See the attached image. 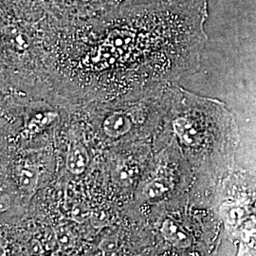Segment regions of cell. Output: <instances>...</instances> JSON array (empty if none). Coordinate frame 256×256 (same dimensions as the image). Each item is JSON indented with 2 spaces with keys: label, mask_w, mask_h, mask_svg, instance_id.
Listing matches in <instances>:
<instances>
[{
  "label": "cell",
  "mask_w": 256,
  "mask_h": 256,
  "mask_svg": "<svg viewBox=\"0 0 256 256\" xmlns=\"http://www.w3.org/2000/svg\"><path fill=\"white\" fill-rule=\"evenodd\" d=\"M202 24L200 8L169 0H136L98 18L52 23L48 81L76 106L136 96L194 68Z\"/></svg>",
  "instance_id": "obj_1"
},
{
  "label": "cell",
  "mask_w": 256,
  "mask_h": 256,
  "mask_svg": "<svg viewBox=\"0 0 256 256\" xmlns=\"http://www.w3.org/2000/svg\"><path fill=\"white\" fill-rule=\"evenodd\" d=\"M173 84L167 82L136 96L79 106L82 122L101 137L118 142L158 126L168 108Z\"/></svg>",
  "instance_id": "obj_2"
},
{
  "label": "cell",
  "mask_w": 256,
  "mask_h": 256,
  "mask_svg": "<svg viewBox=\"0 0 256 256\" xmlns=\"http://www.w3.org/2000/svg\"><path fill=\"white\" fill-rule=\"evenodd\" d=\"M12 178L22 191H34L40 178L39 165L27 156H18L12 167Z\"/></svg>",
  "instance_id": "obj_3"
},
{
  "label": "cell",
  "mask_w": 256,
  "mask_h": 256,
  "mask_svg": "<svg viewBox=\"0 0 256 256\" xmlns=\"http://www.w3.org/2000/svg\"><path fill=\"white\" fill-rule=\"evenodd\" d=\"M92 162L88 148L81 140H72L68 144L64 166L68 173L74 176H81L86 173Z\"/></svg>",
  "instance_id": "obj_4"
},
{
  "label": "cell",
  "mask_w": 256,
  "mask_h": 256,
  "mask_svg": "<svg viewBox=\"0 0 256 256\" xmlns=\"http://www.w3.org/2000/svg\"><path fill=\"white\" fill-rule=\"evenodd\" d=\"M160 232L167 242L178 248L190 247L192 236L182 224L173 218H166L160 227Z\"/></svg>",
  "instance_id": "obj_5"
},
{
  "label": "cell",
  "mask_w": 256,
  "mask_h": 256,
  "mask_svg": "<svg viewBox=\"0 0 256 256\" xmlns=\"http://www.w3.org/2000/svg\"><path fill=\"white\" fill-rule=\"evenodd\" d=\"M172 187V180L167 173H158L144 184L142 194L146 200H156L164 198Z\"/></svg>",
  "instance_id": "obj_6"
},
{
  "label": "cell",
  "mask_w": 256,
  "mask_h": 256,
  "mask_svg": "<svg viewBox=\"0 0 256 256\" xmlns=\"http://www.w3.org/2000/svg\"><path fill=\"white\" fill-rule=\"evenodd\" d=\"M56 236H57V240H58L59 244L62 247H70L72 245L74 238H72V234L70 230L62 228L57 232Z\"/></svg>",
  "instance_id": "obj_7"
},
{
  "label": "cell",
  "mask_w": 256,
  "mask_h": 256,
  "mask_svg": "<svg viewBox=\"0 0 256 256\" xmlns=\"http://www.w3.org/2000/svg\"><path fill=\"white\" fill-rule=\"evenodd\" d=\"M117 245H118V239L110 236L102 240L100 248L102 252L106 254H113L117 250Z\"/></svg>",
  "instance_id": "obj_8"
},
{
  "label": "cell",
  "mask_w": 256,
  "mask_h": 256,
  "mask_svg": "<svg viewBox=\"0 0 256 256\" xmlns=\"http://www.w3.org/2000/svg\"><path fill=\"white\" fill-rule=\"evenodd\" d=\"M43 250L41 244L38 242L36 239L30 240L28 248V256H42Z\"/></svg>",
  "instance_id": "obj_9"
}]
</instances>
